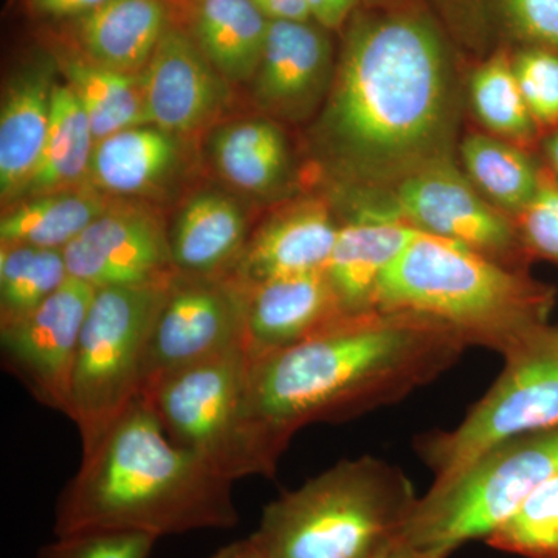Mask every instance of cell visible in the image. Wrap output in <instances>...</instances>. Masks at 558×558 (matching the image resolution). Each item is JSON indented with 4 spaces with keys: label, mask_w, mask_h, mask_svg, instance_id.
I'll return each mask as SVG.
<instances>
[{
    "label": "cell",
    "mask_w": 558,
    "mask_h": 558,
    "mask_svg": "<svg viewBox=\"0 0 558 558\" xmlns=\"http://www.w3.org/2000/svg\"><path fill=\"white\" fill-rule=\"evenodd\" d=\"M377 558H446L440 554L432 553V550H425L417 548V546L411 545L405 538H400L395 545L389 546L381 556Z\"/></svg>",
    "instance_id": "cell-40"
},
{
    "label": "cell",
    "mask_w": 558,
    "mask_h": 558,
    "mask_svg": "<svg viewBox=\"0 0 558 558\" xmlns=\"http://www.w3.org/2000/svg\"><path fill=\"white\" fill-rule=\"evenodd\" d=\"M521 244L529 258L558 264V183L550 178L519 215Z\"/></svg>",
    "instance_id": "cell-35"
},
{
    "label": "cell",
    "mask_w": 558,
    "mask_h": 558,
    "mask_svg": "<svg viewBox=\"0 0 558 558\" xmlns=\"http://www.w3.org/2000/svg\"><path fill=\"white\" fill-rule=\"evenodd\" d=\"M398 185L396 208L411 226L524 270L529 256L517 227L481 199L446 156L428 161Z\"/></svg>",
    "instance_id": "cell-11"
},
{
    "label": "cell",
    "mask_w": 558,
    "mask_h": 558,
    "mask_svg": "<svg viewBox=\"0 0 558 558\" xmlns=\"http://www.w3.org/2000/svg\"><path fill=\"white\" fill-rule=\"evenodd\" d=\"M62 253L69 277L94 289L156 284L178 274L160 220L123 205L95 220Z\"/></svg>",
    "instance_id": "cell-13"
},
{
    "label": "cell",
    "mask_w": 558,
    "mask_h": 558,
    "mask_svg": "<svg viewBox=\"0 0 558 558\" xmlns=\"http://www.w3.org/2000/svg\"><path fill=\"white\" fill-rule=\"evenodd\" d=\"M156 542L137 532L81 531L57 537L38 558H148Z\"/></svg>",
    "instance_id": "cell-34"
},
{
    "label": "cell",
    "mask_w": 558,
    "mask_h": 558,
    "mask_svg": "<svg viewBox=\"0 0 558 558\" xmlns=\"http://www.w3.org/2000/svg\"><path fill=\"white\" fill-rule=\"evenodd\" d=\"M472 35L498 36L523 47L558 51V0H438Z\"/></svg>",
    "instance_id": "cell-28"
},
{
    "label": "cell",
    "mask_w": 558,
    "mask_h": 558,
    "mask_svg": "<svg viewBox=\"0 0 558 558\" xmlns=\"http://www.w3.org/2000/svg\"><path fill=\"white\" fill-rule=\"evenodd\" d=\"M270 20L253 0H197L193 38L229 83L255 78Z\"/></svg>",
    "instance_id": "cell-24"
},
{
    "label": "cell",
    "mask_w": 558,
    "mask_h": 558,
    "mask_svg": "<svg viewBox=\"0 0 558 558\" xmlns=\"http://www.w3.org/2000/svg\"><path fill=\"white\" fill-rule=\"evenodd\" d=\"M172 278L95 292L81 330L70 392L69 418L78 428L83 454L94 450L142 396L150 330Z\"/></svg>",
    "instance_id": "cell-8"
},
{
    "label": "cell",
    "mask_w": 558,
    "mask_h": 558,
    "mask_svg": "<svg viewBox=\"0 0 558 558\" xmlns=\"http://www.w3.org/2000/svg\"><path fill=\"white\" fill-rule=\"evenodd\" d=\"M470 95L476 116L488 130L519 142L537 137L538 126L521 95L512 61L506 54H497L473 73Z\"/></svg>",
    "instance_id": "cell-31"
},
{
    "label": "cell",
    "mask_w": 558,
    "mask_h": 558,
    "mask_svg": "<svg viewBox=\"0 0 558 558\" xmlns=\"http://www.w3.org/2000/svg\"><path fill=\"white\" fill-rule=\"evenodd\" d=\"M168 438L230 481L271 476L278 459L250 413L247 349L171 374L143 392Z\"/></svg>",
    "instance_id": "cell-6"
},
{
    "label": "cell",
    "mask_w": 558,
    "mask_h": 558,
    "mask_svg": "<svg viewBox=\"0 0 558 558\" xmlns=\"http://www.w3.org/2000/svg\"><path fill=\"white\" fill-rule=\"evenodd\" d=\"M505 360L498 379L457 428L422 440L418 449L435 473L432 487L450 483L505 440L558 428V328L543 326Z\"/></svg>",
    "instance_id": "cell-9"
},
{
    "label": "cell",
    "mask_w": 558,
    "mask_h": 558,
    "mask_svg": "<svg viewBox=\"0 0 558 558\" xmlns=\"http://www.w3.org/2000/svg\"><path fill=\"white\" fill-rule=\"evenodd\" d=\"M512 68L538 130H558V51L521 47Z\"/></svg>",
    "instance_id": "cell-33"
},
{
    "label": "cell",
    "mask_w": 558,
    "mask_h": 558,
    "mask_svg": "<svg viewBox=\"0 0 558 558\" xmlns=\"http://www.w3.org/2000/svg\"><path fill=\"white\" fill-rule=\"evenodd\" d=\"M554 295L526 270L422 231L381 275L376 311L435 319L505 357L548 325Z\"/></svg>",
    "instance_id": "cell-4"
},
{
    "label": "cell",
    "mask_w": 558,
    "mask_h": 558,
    "mask_svg": "<svg viewBox=\"0 0 558 558\" xmlns=\"http://www.w3.org/2000/svg\"><path fill=\"white\" fill-rule=\"evenodd\" d=\"M95 292L69 277L36 310L0 326L3 366L40 405L68 417L81 330Z\"/></svg>",
    "instance_id": "cell-12"
},
{
    "label": "cell",
    "mask_w": 558,
    "mask_h": 558,
    "mask_svg": "<svg viewBox=\"0 0 558 558\" xmlns=\"http://www.w3.org/2000/svg\"><path fill=\"white\" fill-rule=\"evenodd\" d=\"M95 143L86 110L60 76L51 95L46 145L17 201L87 183Z\"/></svg>",
    "instance_id": "cell-25"
},
{
    "label": "cell",
    "mask_w": 558,
    "mask_h": 558,
    "mask_svg": "<svg viewBox=\"0 0 558 558\" xmlns=\"http://www.w3.org/2000/svg\"><path fill=\"white\" fill-rule=\"evenodd\" d=\"M469 348L418 315H349L292 347L250 357V413L281 458L301 428L343 422L403 399L450 368Z\"/></svg>",
    "instance_id": "cell-2"
},
{
    "label": "cell",
    "mask_w": 558,
    "mask_h": 558,
    "mask_svg": "<svg viewBox=\"0 0 558 558\" xmlns=\"http://www.w3.org/2000/svg\"><path fill=\"white\" fill-rule=\"evenodd\" d=\"M69 278L62 250L27 244L0 248V326L24 317Z\"/></svg>",
    "instance_id": "cell-30"
},
{
    "label": "cell",
    "mask_w": 558,
    "mask_h": 558,
    "mask_svg": "<svg viewBox=\"0 0 558 558\" xmlns=\"http://www.w3.org/2000/svg\"><path fill=\"white\" fill-rule=\"evenodd\" d=\"M421 233L396 207L362 208L340 226L326 274L349 315L376 312L381 275Z\"/></svg>",
    "instance_id": "cell-18"
},
{
    "label": "cell",
    "mask_w": 558,
    "mask_h": 558,
    "mask_svg": "<svg viewBox=\"0 0 558 558\" xmlns=\"http://www.w3.org/2000/svg\"><path fill=\"white\" fill-rule=\"evenodd\" d=\"M245 347V290L230 275L175 274L150 330L143 392L165 377Z\"/></svg>",
    "instance_id": "cell-10"
},
{
    "label": "cell",
    "mask_w": 558,
    "mask_h": 558,
    "mask_svg": "<svg viewBox=\"0 0 558 558\" xmlns=\"http://www.w3.org/2000/svg\"><path fill=\"white\" fill-rule=\"evenodd\" d=\"M240 520L233 481L175 446L140 396L98 446L54 508V535L81 531L137 532L159 539Z\"/></svg>",
    "instance_id": "cell-3"
},
{
    "label": "cell",
    "mask_w": 558,
    "mask_h": 558,
    "mask_svg": "<svg viewBox=\"0 0 558 558\" xmlns=\"http://www.w3.org/2000/svg\"><path fill=\"white\" fill-rule=\"evenodd\" d=\"M332 46L312 21H270L253 98L275 117L303 120L328 90Z\"/></svg>",
    "instance_id": "cell-15"
},
{
    "label": "cell",
    "mask_w": 558,
    "mask_h": 558,
    "mask_svg": "<svg viewBox=\"0 0 558 558\" xmlns=\"http://www.w3.org/2000/svg\"><path fill=\"white\" fill-rule=\"evenodd\" d=\"M117 205L89 183L27 197L3 213L0 242L64 250Z\"/></svg>",
    "instance_id": "cell-23"
},
{
    "label": "cell",
    "mask_w": 558,
    "mask_h": 558,
    "mask_svg": "<svg viewBox=\"0 0 558 558\" xmlns=\"http://www.w3.org/2000/svg\"><path fill=\"white\" fill-rule=\"evenodd\" d=\"M312 21L326 31H339L354 13L359 0H306Z\"/></svg>",
    "instance_id": "cell-37"
},
{
    "label": "cell",
    "mask_w": 558,
    "mask_h": 558,
    "mask_svg": "<svg viewBox=\"0 0 558 558\" xmlns=\"http://www.w3.org/2000/svg\"><path fill=\"white\" fill-rule=\"evenodd\" d=\"M417 499L395 465L344 459L270 502L252 537L270 558H377L403 537Z\"/></svg>",
    "instance_id": "cell-5"
},
{
    "label": "cell",
    "mask_w": 558,
    "mask_h": 558,
    "mask_svg": "<svg viewBox=\"0 0 558 558\" xmlns=\"http://www.w3.org/2000/svg\"><path fill=\"white\" fill-rule=\"evenodd\" d=\"M61 72L54 54H38L7 81L0 106V196L20 199L46 145L51 95Z\"/></svg>",
    "instance_id": "cell-19"
},
{
    "label": "cell",
    "mask_w": 558,
    "mask_h": 558,
    "mask_svg": "<svg viewBox=\"0 0 558 558\" xmlns=\"http://www.w3.org/2000/svg\"><path fill=\"white\" fill-rule=\"evenodd\" d=\"M209 558H270L266 550L260 548L258 543L253 539L252 535L244 539L230 543L223 546L218 553L213 554Z\"/></svg>",
    "instance_id": "cell-39"
},
{
    "label": "cell",
    "mask_w": 558,
    "mask_h": 558,
    "mask_svg": "<svg viewBox=\"0 0 558 558\" xmlns=\"http://www.w3.org/2000/svg\"><path fill=\"white\" fill-rule=\"evenodd\" d=\"M543 148H545V154L546 157H548L554 174L558 175V130L550 131V134L545 140Z\"/></svg>",
    "instance_id": "cell-41"
},
{
    "label": "cell",
    "mask_w": 558,
    "mask_h": 558,
    "mask_svg": "<svg viewBox=\"0 0 558 558\" xmlns=\"http://www.w3.org/2000/svg\"><path fill=\"white\" fill-rule=\"evenodd\" d=\"M209 154L219 174L244 193L269 194L288 175V143L270 120H241L219 128Z\"/></svg>",
    "instance_id": "cell-26"
},
{
    "label": "cell",
    "mask_w": 558,
    "mask_h": 558,
    "mask_svg": "<svg viewBox=\"0 0 558 558\" xmlns=\"http://www.w3.org/2000/svg\"><path fill=\"white\" fill-rule=\"evenodd\" d=\"M340 226L329 207L319 201H304L267 219L229 271L241 288L271 279L326 270Z\"/></svg>",
    "instance_id": "cell-17"
},
{
    "label": "cell",
    "mask_w": 558,
    "mask_h": 558,
    "mask_svg": "<svg viewBox=\"0 0 558 558\" xmlns=\"http://www.w3.org/2000/svg\"><path fill=\"white\" fill-rule=\"evenodd\" d=\"M558 473V428L498 444L440 487L417 499L403 538L449 557L472 539H487L535 488Z\"/></svg>",
    "instance_id": "cell-7"
},
{
    "label": "cell",
    "mask_w": 558,
    "mask_h": 558,
    "mask_svg": "<svg viewBox=\"0 0 558 558\" xmlns=\"http://www.w3.org/2000/svg\"><path fill=\"white\" fill-rule=\"evenodd\" d=\"M179 135L154 124L128 128L95 143L87 183L109 196L153 193L178 172Z\"/></svg>",
    "instance_id": "cell-22"
},
{
    "label": "cell",
    "mask_w": 558,
    "mask_h": 558,
    "mask_svg": "<svg viewBox=\"0 0 558 558\" xmlns=\"http://www.w3.org/2000/svg\"><path fill=\"white\" fill-rule=\"evenodd\" d=\"M109 0H28L33 13L47 20H80Z\"/></svg>",
    "instance_id": "cell-36"
},
{
    "label": "cell",
    "mask_w": 558,
    "mask_h": 558,
    "mask_svg": "<svg viewBox=\"0 0 558 558\" xmlns=\"http://www.w3.org/2000/svg\"><path fill=\"white\" fill-rule=\"evenodd\" d=\"M65 83L90 121L95 142L128 128L148 124L142 75L105 68L78 53H54Z\"/></svg>",
    "instance_id": "cell-27"
},
{
    "label": "cell",
    "mask_w": 558,
    "mask_h": 558,
    "mask_svg": "<svg viewBox=\"0 0 558 558\" xmlns=\"http://www.w3.org/2000/svg\"><path fill=\"white\" fill-rule=\"evenodd\" d=\"M142 75L148 124L190 134L218 119L230 100L229 81L215 69L193 35L168 28Z\"/></svg>",
    "instance_id": "cell-14"
},
{
    "label": "cell",
    "mask_w": 558,
    "mask_h": 558,
    "mask_svg": "<svg viewBox=\"0 0 558 558\" xmlns=\"http://www.w3.org/2000/svg\"><path fill=\"white\" fill-rule=\"evenodd\" d=\"M245 290V349L269 354L317 336L349 317L326 270L271 279Z\"/></svg>",
    "instance_id": "cell-16"
},
{
    "label": "cell",
    "mask_w": 558,
    "mask_h": 558,
    "mask_svg": "<svg viewBox=\"0 0 558 558\" xmlns=\"http://www.w3.org/2000/svg\"><path fill=\"white\" fill-rule=\"evenodd\" d=\"M486 542L521 557L558 558V473L535 488Z\"/></svg>",
    "instance_id": "cell-32"
},
{
    "label": "cell",
    "mask_w": 558,
    "mask_h": 558,
    "mask_svg": "<svg viewBox=\"0 0 558 558\" xmlns=\"http://www.w3.org/2000/svg\"><path fill=\"white\" fill-rule=\"evenodd\" d=\"M461 156L472 182L499 207L520 213L550 179L523 150L486 135H470Z\"/></svg>",
    "instance_id": "cell-29"
},
{
    "label": "cell",
    "mask_w": 558,
    "mask_h": 558,
    "mask_svg": "<svg viewBox=\"0 0 558 558\" xmlns=\"http://www.w3.org/2000/svg\"><path fill=\"white\" fill-rule=\"evenodd\" d=\"M170 13L163 0H109L73 25L84 57L124 73H142L165 33Z\"/></svg>",
    "instance_id": "cell-21"
},
{
    "label": "cell",
    "mask_w": 558,
    "mask_h": 558,
    "mask_svg": "<svg viewBox=\"0 0 558 558\" xmlns=\"http://www.w3.org/2000/svg\"><path fill=\"white\" fill-rule=\"evenodd\" d=\"M450 90L449 53L427 14L360 16L344 39L319 142L352 179L399 182L446 156Z\"/></svg>",
    "instance_id": "cell-1"
},
{
    "label": "cell",
    "mask_w": 558,
    "mask_h": 558,
    "mask_svg": "<svg viewBox=\"0 0 558 558\" xmlns=\"http://www.w3.org/2000/svg\"><path fill=\"white\" fill-rule=\"evenodd\" d=\"M270 21H312L306 0H253Z\"/></svg>",
    "instance_id": "cell-38"
},
{
    "label": "cell",
    "mask_w": 558,
    "mask_h": 558,
    "mask_svg": "<svg viewBox=\"0 0 558 558\" xmlns=\"http://www.w3.org/2000/svg\"><path fill=\"white\" fill-rule=\"evenodd\" d=\"M247 227L244 211L226 194H196L168 233L172 266L178 274L191 277L229 274L247 244Z\"/></svg>",
    "instance_id": "cell-20"
}]
</instances>
